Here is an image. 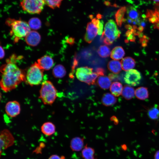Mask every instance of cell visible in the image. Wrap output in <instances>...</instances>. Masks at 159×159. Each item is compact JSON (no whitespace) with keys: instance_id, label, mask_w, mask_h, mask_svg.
Instances as JSON below:
<instances>
[{"instance_id":"obj_1","label":"cell","mask_w":159,"mask_h":159,"mask_svg":"<svg viewBox=\"0 0 159 159\" xmlns=\"http://www.w3.org/2000/svg\"><path fill=\"white\" fill-rule=\"evenodd\" d=\"M0 86L4 92L15 88L22 82L25 81L26 74L13 61L8 60L1 68Z\"/></svg>"},{"instance_id":"obj_2","label":"cell","mask_w":159,"mask_h":159,"mask_svg":"<svg viewBox=\"0 0 159 159\" xmlns=\"http://www.w3.org/2000/svg\"><path fill=\"white\" fill-rule=\"evenodd\" d=\"M57 96V90L53 83L45 80L42 84L39 92V97L44 104L51 105Z\"/></svg>"},{"instance_id":"obj_3","label":"cell","mask_w":159,"mask_h":159,"mask_svg":"<svg viewBox=\"0 0 159 159\" xmlns=\"http://www.w3.org/2000/svg\"><path fill=\"white\" fill-rule=\"evenodd\" d=\"M120 34L115 21L110 19L105 24L100 39L105 44L110 45L120 37Z\"/></svg>"},{"instance_id":"obj_4","label":"cell","mask_w":159,"mask_h":159,"mask_svg":"<svg viewBox=\"0 0 159 159\" xmlns=\"http://www.w3.org/2000/svg\"><path fill=\"white\" fill-rule=\"evenodd\" d=\"M7 23L11 27V34L16 40L26 37L30 31V28L27 22L21 20L9 19Z\"/></svg>"},{"instance_id":"obj_5","label":"cell","mask_w":159,"mask_h":159,"mask_svg":"<svg viewBox=\"0 0 159 159\" xmlns=\"http://www.w3.org/2000/svg\"><path fill=\"white\" fill-rule=\"evenodd\" d=\"M43 71L37 62L35 63L28 69L26 74L25 81L31 86L39 85L43 80Z\"/></svg>"},{"instance_id":"obj_6","label":"cell","mask_w":159,"mask_h":159,"mask_svg":"<svg viewBox=\"0 0 159 159\" xmlns=\"http://www.w3.org/2000/svg\"><path fill=\"white\" fill-rule=\"evenodd\" d=\"M76 75L80 81L89 85L94 83L99 76L97 72H93L92 68L87 66L77 68Z\"/></svg>"},{"instance_id":"obj_7","label":"cell","mask_w":159,"mask_h":159,"mask_svg":"<svg viewBox=\"0 0 159 159\" xmlns=\"http://www.w3.org/2000/svg\"><path fill=\"white\" fill-rule=\"evenodd\" d=\"M45 4L44 0H22L20 2L23 10L31 14L40 13Z\"/></svg>"},{"instance_id":"obj_8","label":"cell","mask_w":159,"mask_h":159,"mask_svg":"<svg viewBox=\"0 0 159 159\" xmlns=\"http://www.w3.org/2000/svg\"><path fill=\"white\" fill-rule=\"evenodd\" d=\"M140 72L135 69H131L127 71L124 78L125 82L128 85L136 86L138 85L141 79Z\"/></svg>"},{"instance_id":"obj_9","label":"cell","mask_w":159,"mask_h":159,"mask_svg":"<svg viewBox=\"0 0 159 159\" xmlns=\"http://www.w3.org/2000/svg\"><path fill=\"white\" fill-rule=\"evenodd\" d=\"M0 137L1 149H6L13 145L14 143L13 136L10 131L7 129H4L1 132Z\"/></svg>"},{"instance_id":"obj_10","label":"cell","mask_w":159,"mask_h":159,"mask_svg":"<svg viewBox=\"0 0 159 159\" xmlns=\"http://www.w3.org/2000/svg\"><path fill=\"white\" fill-rule=\"evenodd\" d=\"M5 111L9 117H16L20 113L21 107L19 103L16 101H10L7 102L5 106Z\"/></svg>"},{"instance_id":"obj_11","label":"cell","mask_w":159,"mask_h":159,"mask_svg":"<svg viewBox=\"0 0 159 159\" xmlns=\"http://www.w3.org/2000/svg\"><path fill=\"white\" fill-rule=\"evenodd\" d=\"M98 33V29L96 25L92 22L87 23L86 32L84 37L85 41L88 43H91Z\"/></svg>"},{"instance_id":"obj_12","label":"cell","mask_w":159,"mask_h":159,"mask_svg":"<svg viewBox=\"0 0 159 159\" xmlns=\"http://www.w3.org/2000/svg\"><path fill=\"white\" fill-rule=\"evenodd\" d=\"M126 13L128 22L134 24H138L140 22V13L137 9L129 6L126 8Z\"/></svg>"},{"instance_id":"obj_13","label":"cell","mask_w":159,"mask_h":159,"mask_svg":"<svg viewBox=\"0 0 159 159\" xmlns=\"http://www.w3.org/2000/svg\"><path fill=\"white\" fill-rule=\"evenodd\" d=\"M41 37L39 34L35 31H30L25 37L26 43L29 45L35 46L39 43Z\"/></svg>"},{"instance_id":"obj_14","label":"cell","mask_w":159,"mask_h":159,"mask_svg":"<svg viewBox=\"0 0 159 159\" xmlns=\"http://www.w3.org/2000/svg\"><path fill=\"white\" fill-rule=\"evenodd\" d=\"M37 63L39 67L43 70L50 69L54 64L53 59L48 55L43 56L38 60Z\"/></svg>"},{"instance_id":"obj_15","label":"cell","mask_w":159,"mask_h":159,"mask_svg":"<svg viewBox=\"0 0 159 159\" xmlns=\"http://www.w3.org/2000/svg\"><path fill=\"white\" fill-rule=\"evenodd\" d=\"M84 145V139L79 137L73 138L71 140L70 147L73 151H79L82 150Z\"/></svg>"},{"instance_id":"obj_16","label":"cell","mask_w":159,"mask_h":159,"mask_svg":"<svg viewBox=\"0 0 159 159\" xmlns=\"http://www.w3.org/2000/svg\"><path fill=\"white\" fill-rule=\"evenodd\" d=\"M55 127L52 122H46L43 123L41 127V130L44 135L49 136L54 134L55 131Z\"/></svg>"},{"instance_id":"obj_17","label":"cell","mask_w":159,"mask_h":159,"mask_svg":"<svg viewBox=\"0 0 159 159\" xmlns=\"http://www.w3.org/2000/svg\"><path fill=\"white\" fill-rule=\"evenodd\" d=\"M121 63L122 69L127 71L132 69L135 64L134 59L130 57L123 58L122 59Z\"/></svg>"},{"instance_id":"obj_18","label":"cell","mask_w":159,"mask_h":159,"mask_svg":"<svg viewBox=\"0 0 159 159\" xmlns=\"http://www.w3.org/2000/svg\"><path fill=\"white\" fill-rule=\"evenodd\" d=\"M107 67L109 70L114 74H117L121 70V63L119 61L112 60L108 63Z\"/></svg>"},{"instance_id":"obj_19","label":"cell","mask_w":159,"mask_h":159,"mask_svg":"<svg viewBox=\"0 0 159 159\" xmlns=\"http://www.w3.org/2000/svg\"><path fill=\"white\" fill-rule=\"evenodd\" d=\"M125 54V52L123 48L120 46H117L112 50L110 57L114 60H119L123 57Z\"/></svg>"},{"instance_id":"obj_20","label":"cell","mask_w":159,"mask_h":159,"mask_svg":"<svg viewBox=\"0 0 159 159\" xmlns=\"http://www.w3.org/2000/svg\"><path fill=\"white\" fill-rule=\"evenodd\" d=\"M117 102V99L112 94L109 93L105 94L102 98L103 104L108 106L115 104Z\"/></svg>"},{"instance_id":"obj_21","label":"cell","mask_w":159,"mask_h":159,"mask_svg":"<svg viewBox=\"0 0 159 159\" xmlns=\"http://www.w3.org/2000/svg\"><path fill=\"white\" fill-rule=\"evenodd\" d=\"M99 86L102 89H107L111 85V80L107 76L101 75L99 76L97 80Z\"/></svg>"},{"instance_id":"obj_22","label":"cell","mask_w":159,"mask_h":159,"mask_svg":"<svg viewBox=\"0 0 159 159\" xmlns=\"http://www.w3.org/2000/svg\"><path fill=\"white\" fill-rule=\"evenodd\" d=\"M135 96L138 99L141 100H145L149 96V93L147 88L145 87H138L135 91Z\"/></svg>"},{"instance_id":"obj_23","label":"cell","mask_w":159,"mask_h":159,"mask_svg":"<svg viewBox=\"0 0 159 159\" xmlns=\"http://www.w3.org/2000/svg\"><path fill=\"white\" fill-rule=\"evenodd\" d=\"M82 155L84 159H97L95 156L94 149L88 146L87 145H86L82 149Z\"/></svg>"},{"instance_id":"obj_24","label":"cell","mask_w":159,"mask_h":159,"mask_svg":"<svg viewBox=\"0 0 159 159\" xmlns=\"http://www.w3.org/2000/svg\"><path fill=\"white\" fill-rule=\"evenodd\" d=\"M121 94L126 100H130L134 97L135 90L133 87L127 85H125L123 88Z\"/></svg>"},{"instance_id":"obj_25","label":"cell","mask_w":159,"mask_h":159,"mask_svg":"<svg viewBox=\"0 0 159 159\" xmlns=\"http://www.w3.org/2000/svg\"><path fill=\"white\" fill-rule=\"evenodd\" d=\"M126 11V8L122 7L120 8L116 12L115 14V19L117 24L120 27L122 22L125 21L124 16Z\"/></svg>"},{"instance_id":"obj_26","label":"cell","mask_w":159,"mask_h":159,"mask_svg":"<svg viewBox=\"0 0 159 159\" xmlns=\"http://www.w3.org/2000/svg\"><path fill=\"white\" fill-rule=\"evenodd\" d=\"M123 90L122 84L120 82H113L111 85L110 90L112 94L115 96L118 97L121 94Z\"/></svg>"},{"instance_id":"obj_27","label":"cell","mask_w":159,"mask_h":159,"mask_svg":"<svg viewBox=\"0 0 159 159\" xmlns=\"http://www.w3.org/2000/svg\"><path fill=\"white\" fill-rule=\"evenodd\" d=\"M66 70L64 67L62 65L58 64L53 68L52 74L54 77L57 78H62L66 74Z\"/></svg>"},{"instance_id":"obj_28","label":"cell","mask_w":159,"mask_h":159,"mask_svg":"<svg viewBox=\"0 0 159 159\" xmlns=\"http://www.w3.org/2000/svg\"><path fill=\"white\" fill-rule=\"evenodd\" d=\"M97 52L99 56L102 58H106L110 55V48L105 45L100 46L97 50Z\"/></svg>"},{"instance_id":"obj_29","label":"cell","mask_w":159,"mask_h":159,"mask_svg":"<svg viewBox=\"0 0 159 159\" xmlns=\"http://www.w3.org/2000/svg\"><path fill=\"white\" fill-rule=\"evenodd\" d=\"M148 115L149 118L153 120H156L159 117V109L155 106L150 109L148 112Z\"/></svg>"},{"instance_id":"obj_30","label":"cell","mask_w":159,"mask_h":159,"mask_svg":"<svg viewBox=\"0 0 159 159\" xmlns=\"http://www.w3.org/2000/svg\"><path fill=\"white\" fill-rule=\"evenodd\" d=\"M28 24L30 28L34 30L39 29L41 26L40 20L37 18H31L29 21Z\"/></svg>"},{"instance_id":"obj_31","label":"cell","mask_w":159,"mask_h":159,"mask_svg":"<svg viewBox=\"0 0 159 159\" xmlns=\"http://www.w3.org/2000/svg\"><path fill=\"white\" fill-rule=\"evenodd\" d=\"M45 4L50 8L55 9L59 8L63 0H44Z\"/></svg>"},{"instance_id":"obj_32","label":"cell","mask_w":159,"mask_h":159,"mask_svg":"<svg viewBox=\"0 0 159 159\" xmlns=\"http://www.w3.org/2000/svg\"><path fill=\"white\" fill-rule=\"evenodd\" d=\"M78 64V61L77 59L76 56H75L74 58L73 62L72 63V73H71L70 74V76L72 75L73 76L72 73L74 72V70L75 68L77 66Z\"/></svg>"},{"instance_id":"obj_33","label":"cell","mask_w":159,"mask_h":159,"mask_svg":"<svg viewBox=\"0 0 159 159\" xmlns=\"http://www.w3.org/2000/svg\"><path fill=\"white\" fill-rule=\"evenodd\" d=\"M103 28V22L102 21H101L98 27V34L99 35L102 34L103 32L102 31Z\"/></svg>"},{"instance_id":"obj_34","label":"cell","mask_w":159,"mask_h":159,"mask_svg":"<svg viewBox=\"0 0 159 159\" xmlns=\"http://www.w3.org/2000/svg\"><path fill=\"white\" fill-rule=\"evenodd\" d=\"M104 69L102 68H98L96 70V72L97 73L99 76L104 75Z\"/></svg>"},{"instance_id":"obj_35","label":"cell","mask_w":159,"mask_h":159,"mask_svg":"<svg viewBox=\"0 0 159 159\" xmlns=\"http://www.w3.org/2000/svg\"><path fill=\"white\" fill-rule=\"evenodd\" d=\"M109 77L111 80H116L117 79V75L113 74L110 73L109 74Z\"/></svg>"},{"instance_id":"obj_36","label":"cell","mask_w":159,"mask_h":159,"mask_svg":"<svg viewBox=\"0 0 159 159\" xmlns=\"http://www.w3.org/2000/svg\"><path fill=\"white\" fill-rule=\"evenodd\" d=\"M66 42L70 45H72L74 43V39L72 37H69L67 39Z\"/></svg>"},{"instance_id":"obj_37","label":"cell","mask_w":159,"mask_h":159,"mask_svg":"<svg viewBox=\"0 0 159 159\" xmlns=\"http://www.w3.org/2000/svg\"><path fill=\"white\" fill-rule=\"evenodd\" d=\"M48 159H62L60 156L57 155H52Z\"/></svg>"},{"instance_id":"obj_38","label":"cell","mask_w":159,"mask_h":159,"mask_svg":"<svg viewBox=\"0 0 159 159\" xmlns=\"http://www.w3.org/2000/svg\"><path fill=\"white\" fill-rule=\"evenodd\" d=\"M5 53L4 50L2 47L0 46V58H3L4 56Z\"/></svg>"},{"instance_id":"obj_39","label":"cell","mask_w":159,"mask_h":159,"mask_svg":"<svg viewBox=\"0 0 159 159\" xmlns=\"http://www.w3.org/2000/svg\"><path fill=\"white\" fill-rule=\"evenodd\" d=\"M154 159H159V150L155 153L154 155Z\"/></svg>"},{"instance_id":"obj_40","label":"cell","mask_w":159,"mask_h":159,"mask_svg":"<svg viewBox=\"0 0 159 159\" xmlns=\"http://www.w3.org/2000/svg\"><path fill=\"white\" fill-rule=\"evenodd\" d=\"M122 149L124 150H126L127 149V147L125 145H123L122 146Z\"/></svg>"},{"instance_id":"obj_41","label":"cell","mask_w":159,"mask_h":159,"mask_svg":"<svg viewBox=\"0 0 159 159\" xmlns=\"http://www.w3.org/2000/svg\"><path fill=\"white\" fill-rule=\"evenodd\" d=\"M152 0L156 2H159V0Z\"/></svg>"},{"instance_id":"obj_42","label":"cell","mask_w":159,"mask_h":159,"mask_svg":"<svg viewBox=\"0 0 159 159\" xmlns=\"http://www.w3.org/2000/svg\"><path fill=\"white\" fill-rule=\"evenodd\" d=\"M133 0H127V1L129 2H132V1Z\"/></svg>"}]
</instances>
